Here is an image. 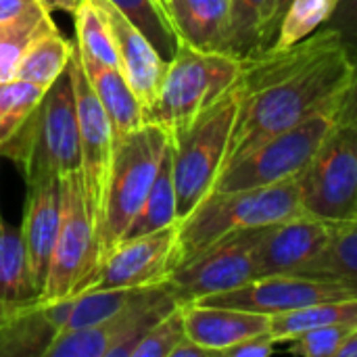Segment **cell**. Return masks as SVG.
<instances>
[{
    "mask_svg": "<svg viewBox=\"0 0 357 357\" xmlns=\"http://www.w3.org/2000/svg\"><path fill=\"white\" fill-rule=\"evenodd\" d=\"M354 75V61L328 27L289 48H268L247 59L224 169L264 140L322 109L343 105Z\"/></svg>",
    "mask_w": 357,
    "mask_h": 357,
    "instance_id": "cell-1",
    "label": "cell"
},
{
    "mask_svg": "<svg viewBox=\"0 0 357 357\" xmlns=\"http://www.w3.org/2000/svg\"><path fill=\"white\" fill-rule=\"evenodd\" d=\"M301 213V176L270 186L213 190L178 222V266L232 232L280 224Z\"/></svg>",
    "mask_w": 357,
    "mask_h": 357,
    "instance_id": "cell-2",
    "label": "cell"
},
{
    "mask_svg": "<svg viewBox=\"0 0 357 357\" xmlns=\"http://www.w3.org/2000/svg\"><path fill=\"white\" fill-rule=\"evenodd\" d=\"M0 157L10 159L21 169L25 184L79 172L77 105L69 63L23 128L0 149Z\"/></svg>",
    "mask_w": 357,
    "mask_h": 357,
    "instance_id": "cell-3",
    "label": "cell"
},
{
    "mask_svg": "<svg viewBox=\"0 0 357 357\" xmlns=\"http://www.w3.org/2000/svg\"><path fill=\"white\" fill-rule=\"evenodd\" d=\"M243 69V59L180 42L146 113V123L161 128L169 138L178 136L241 79Z\"/></svg>",
    "mask_w": 357,
    "mask_h": 357,
    "instance_id": "cell-4",
    "label": "cell"
},
{
    "mask_svg": "<svg viewBox=\"0 0 357 357\" xmlns=\"http://www.w3.org/2000/svg\"><path fill=\"white\" fill-rule=\"evenodd\" d=\"M169 144L172 138L153 123H144L136 132L115 140L107 190L94 228L98 268L123 241L130 224L138 215Z\"/></svg>",
    "mask_w": 357,
    "mask_h": 357,
    "instance_id": "cell-5",
    "label": "cell"
},
{
    "mask_svg": "<svg viewBox=\"0 0 357 357\" xmlns=\"http://www.w3.org/2000/svg\"><path fill=\"white\" fill-rule=\"evenodd\" d=\"M238 102L241 84L236 82L184 132L172 138L178 222L184 220L213 190L224 169Z\"/></svg>",
    "mask_w": 357,
    "mask_h": 357,
    "instance_id": "cell-6",
    "label": "cell"
},
{
    "mask_svg": "<svg viewBox=\"0 0 357 357\" xmlns=\"http://www.w3.org/2000/svg\"><path fill=\"white\" fill-rule=\"evenodd\" d=\"M343 105L322 109L301 123L264 140L243 159L226 167L220 174L213 190L270 186L301 176L326 136L339 126Z\"/></svg>",
    "mask_w": 357,
    "mask_h": 357,
    "instance_id": "cell-7",
    "label": "cell"
},
{
    "mask_svg": "<svg viewBox=\"0 0 357 357\" xmlns=\"http://www.w3.org/2000/svg\"><path fill=\"white\" fill-rule=\"evenodd\" d=\"M301 211L331 226L357 222V128L339 121L301 174Z\"/></svg>",
    "mask_w": 357,
    "mask_h": 357,
    "instance_id": "cell-8",
    "label": "cell"
},
{
    "mask_svg": "<svg viewBox=\"0 0 357 357\" xmlns=\"http://www.w3.org/2000/svg\"><path fill=\"white\" fill-rule=\"evenodd\" d=\"M98 270L94 224L88 213L82 174L61 178V224L40 301L79 295Z\"/></svg>",
    "mask_w": 357,
    "mask_h": 357,
    "instance_id": "cell-9",
    "label": "cell"
},
{
    "mask_svg": "<svg viewBox=\"0 0 357 357\" xmlns=\"http://www.w3.org/2000/svg\"><path fill=\"white\" fill-rule=\"evenodd\" d=\"M266 230L268 226L232 232L180 264L167 278L178 303L232 291L259 278L257 249Z\"/></svg>",
    "mask_w": 357,
    "mask_h": 357,
    "instance_id": "cell-10",
    "label": "cell"
},
{
    "mask_svg": "<svg viewBox=\"0 0 357 357\" xmlns=\"http://www.w3.org/2000/svg\"><path fill=\"white\" fill-rule=\"evenodd\" d=\"M178 305L169 282L155 284L138 303L115 318L90 328L61 333L44 357H130L140 337Z\"/></svg>",
    "mask_w": 357,
    "mask_h": 357,
    "instance_id": "cell-11",
    "label": "cell"
},
{
    "mask_svg": "<svg viewBox=\"0 0 357 357\" xmlns=\"http://www.w3.org/2000/svg\"><path fill=\"white\" fill-rule=\"evenodd\" d=\"M69 71L73 77L75 88V105H77V128H79V157H82V182H84V195L88 203L90 220L96 228L107 180L113 163V151H115V134L113 126L94 94L86 71L82 67L77 48L73 44V54L69 59Z\"/></svg>",
    "mask_w": 357,
    "mask_h": 357,
    "instance_id": "cell-12",
    "label": "cell"
},
{
    "mask_svg": "<svg viewBox=\"0 0 357 357\" xmlns=\"http://www.w3.org/2000/svg\"><path fill=\"white\" fill-rule=\"evenodd\" d=\"M349 297H357V289H351L341 282L299 276V274H272V276L255 278L232 291L201 297L195 303L234 307V310L266 314L272 318L307 305L335 301V299H349Z\"/></svg>",
    "mask_w": 357,
    "mask_h": 357,
    "instance_id": "cell-13",
    "label": "cell"
},
{
    "mask_svg": "<svg viewBox=\"0 0 357 357\" xmlns=\"http://www.w3.org/2000/svg\"><path fill=\"white\" fill-rule=\"evenodd\" d=\"M178 266V222L119 243L84 291L140 289L167 282ZM82 291V293H84Z\"/></svg>",
    "mask_w": 357,
    "mask_h": 357,
    "instance_id": "cell-14",
    "label": "cell"
},
{
    "mask_svg": "<svg viewBox=\"0 0 357 357\" xmlns=\"http://www.w3.org/2000/svg\"><path fill=\"white\" fill-rule=\"evenodd\" d=\"M333 226L310 215H297L268 226L259 249V278L272 274H299L328 245Z\"/></svg>",
    "mask_w": 357,
    "mask_h": 357,
    "instance_id": "cell-15",
    "label": "cell"
},
{
    "mask_svg": "<svg viewBox=\"0 0 357 357\" xmlns=\"http://www.w3.org/2000/svg\"><path fill=\"white\" fill-rule=\"evenodd\" d=\"M75 297L33 301L0 318V357H44L63 333Z\"/></svg>",
    "mask_w": 357,
    "mask_h": 357,
    "instance_id": "cell-16",
    "label": "cell"
},
{
    "mask_svg": "<svg viewBox=\"0 0 357 357\" xmlns=\"http://www.w3.org/2000/svg\"><path fill=\"white\" fill-rule=\"evenodd\" d=\"M27 186L21 232L27 247L31 276L38 289V299L44 291L48 268L61 224V178L38 180Z\"/></svg>",
    "mask_w": 357,
    "mask_h": 357,
    "instance_id": "cell-17",
    "label": "cell"
},
{
    "mask_svg": "<svg viewBox=\"0 0 357 357\" xmlns=\"http://www.w3.org/2000/svg\"><path fill=\"white\" fill-rule=\"evenodd\" d=\"M182 316L186 337L211 349L218 357H224V351L236 343L270 333L272 320L266 314L234 307L201 305L195 301L182 303Z\"/></svg>",
    "mask_w": 357,
    "mask_h": 357,
    "instance_id": "cell-18",
    "label": "cell"
},
{
    "mask_svg": "<svg viewBox=\"0 0 357 357\" xmlns=\"http://www.w3.org/2000/svg\"><path fill=\"white\" fill-rule=\"evenodd\" d=\"M107 10L119 52L121 71L130 82L132 90L136 92V96L140 98L144 113H149L159 94L169 61H165L159 54V50L149 42V38L134 23H130L109 0Z\"/></svg>",
    "mask_w": 357,
    "mask_h": 357,
    "instance_id": "cell-19",
    "label": "cell"
},
{
    "mask_svg": "<svg viewBox=\"0 0 357 357\" xmlns=\"http://www.w3.org/2000/svg\"><path fill=\"white\" fill-rule=\"evenodd\" d=\"M167 10L182 44L199 50H224L232 0H167Z\"/></svg>",
    "mask_w": 357,
    "mask_h": 357,
    "instance_id": "cell-20",
    "label": "cell"
},
{
    "mask_svg": "<svg viewBox=\"0 0 357 357\" xmlns=\"http://www.w3.org/2000/svg\"><path fill=\"white\" fill-rule=\"evenodd\" d=\"M79 61H82V67L86 71V77H88L94 94L98 96V100L113 126L115 140L142 128L146 123V113H144L140 98L136 96L130 82L126 79L123 71L119 67L100 65V63L88 61L84 56H79Z\"/></svg>",
    "mask_w": 357,
    "mask_h": 357,
    "instance_id": "cell-21",
    "label": "cell"
},
{
    "mask_svg": "<svg viewBox=\"0 0 357 357\" xmlns=\"http://www.w3.org/2000/svg\"><path fill=\"white\" fill-rule=\"evenodd\" d=\"M38 301L21 226H10L0 211V318Z\"/></svg>",
    "mask_w": 357,
    "mask_h": 357,
    "instance_id": "cell-22",
    "label": "cell"
},
{
    "mask_svg": "<svg viewBox=\"0 0 357 357\" xmlns=\"http://www.w3.org/2000/svg\"><path fill=\"white\" fill-rule=\"evenodd\" d=\"M276 0H232L230 27L224 50L236 59H253L268 50L276 38Z\"/></svg>",
    "mask_w": 357,
    "mask_h": 357,
    "instance_id": "cell-23",
    "label": "cell"
},
{
    "mask_svg": "<svg viewBox=\"0 0 357 357\" xmlns=\"http://www.w3.org/2000/svg\"><path fill=\"white\" fill-rule=\"evenodd\" d=\"M71 17L75 27V48L79 56L121 69L107 0H82Z\"/></svg>",
    "mask_w": 357,
    "mask_h": 357,
    "instance_id": "cell-24",
    "label": "cell"
},
{
    "mask_svg": "<svg viewBox=\"0 0 357 357\" xmlns=\"http://www.w3.org/2000/svg\"><path fill=\"white\" fill-rule=\"evenodd\" d=\"M54 27L52 13L42 2L23 15L0 23V84L15 79L29 46Z\"/></svg>",
    "mask_w": 357,
    "mask_h": 357,
    "instance_id": "cell-25",
    "label": "cell"
},
{
    "mask_svg": "<svg viewBox=\"0 0 357 357\" xmlns=\"http://www.w3.org/2000/svg\"><path fill=\"white\" fill-rule=\"evenodd\" d=\"M178 222V199H176V184H174V163H172V144L165 151V157L161 161V167L157 172V178L138 211L134 222L130 224L123 241L136 238L155 230H161L165 226H172ZM121 241V243H123Z\"/></svg>",
    "mask_w": 357,
    "mask_h": 357,
    "instance_id": "cell-26",
    "label": "cell"
},
{
    "mask_svg": "<svg viewBox=\"0 0 357 357\" xmlns=\"http://www.w3.org/2000/svg\"><path fill=\"white\" fill-rule=\"evenodd\" d=\"M333 324H349L357 326V297L349 299H335L316 305H307L295 312L272 316L270 320V335L276 343H289L297 335L318 328V326H333Z\"/></svg>",
    "mask_w": 357,
    "mask_h": 357,
    "instance_id": "cell-27",
    "label": "cell"
},
{
    "mask_svg": "<svg viewBox=\"0 0 357 357\" xmlns=\"http://www.w3.org/2000/svg\"><path fill=\"white\" fill-rule=\"evenodd\" d=\"M299 276L333 280L357 289V222L333 226L326 249L305 266Z\"/></svg>",
    "mask_w": 357,
    "mask_h": 357,
    "instance_id": "cell-28",
    "label": "cell"
},
{
    "mask_svg": "<svg viewBox=\"0 0 357 357\" xmlns=\"http://www.w3.org/2000/svg\"><path fill=\"white\" fill-rule=\"evenodd\" d=\"M73 54V44L59 31V27L42 33L23 56L15 79H23L42 88H50L67 69Z\"/></svg>",
    "mask_w": 357,
    "mask_h": 357,
    "instance_id": "cell-29",
    "label": "cell"
},
{
    "mask_svg": "<svg viewBox=\"0 0 357 357\" xmlns=\"http://www.w3.org/2000/svg\"><path fill=\"white\" fill-rule=\"evenodd\" d=\"M155 287V284H153ZM151 287L140 289H109V291H84L75 297V303L65 322V331H79L102 324L117 314L126 312L134 303H138Z\"/></svg>",
    "mask_w": 357,
    "mask_h": 357,
    "instance_id": "cell-30",
    "label": "cell"
},
{
    "mask_svg": "<svg viewBox=\"0 0 357 357\" xmlns=\"http://www.w3.org/2000/svg\"><path fill=\"white\" fill-rule=\"evenodd\" d=\"M130 23H134L159 54L169 61L178 50V36L174 31L165 0H109Z\"/></svg>",
    "mask_w": 357,
    "mask_h": 357,
    "instance_id": "cell-31",
    "label": "cell"
},
{
    "mask_svg": "<svg viewBox=\"0 0 357 357\" xmlns=\"http://www.w3.org/2000/svg\"><path fill=\"white\" fill-rule=\"evenodd\" d=\"M337 4L339 0H291L270 48H289L310 38L331 21Z\"/></svg>",
    "mask_w": 357,
    "mask_h": 357,
    "instance_id": "cell-32",
    "label": "cell"
},
{
    "mask_svg": "<svg viewBox=\"0 0 357 357\" xmlns=\"http://www.w3.org/2000/svg\"><path fill=\"white\" fill-rule=\"evenodd\" d=\"M46 90L23 79L0 84V149L23 128Z\"/></svg>",
    "mask_w": 357,
    "mask_h": 357,
    "instance_id": "cell-33",
    "label": "cell"
},
{
    "mask_svg": "<svg viewBox=\"0 0 357 357\" xmlns=\"http://www.w3.org/2000/svg\"><path fill=\"white\" fill-rule=\"evenodd\" d=\"M186 339L182 303L149 328L134 345L130 357H172L174 349Z\"/></svg>",
    "mask_w": 357,
    "mask_h": 357,
    "instance_id": "cell-34",
    "label": "cell"
},
{
    "mask_svg": "<svg viewBox=\"0 0 357 357\" xmlns=\"http://www.w3.org/2000/svg\"><path fill=\"white\" fill-rule=\"evenodd\" d=\"M356 328L357 326H349V324L310 328L297 335L295 339H291L287 351L303 357H337L339 349Z\"/></svg>",
    "mask_w": 357,
    "mask_h": 357,
    "instance_id": "cell-35",
    "label": "cell"
},
{
    "mask_svg": "<svg viewBox=\"0 0 357 357\" xmlns=\"http://www.w3.org/2000/svg\"><path fill=\"white\" fill-rule=\"evenodd\" d=\"M328 29H333L343 48L347 50L349 59L357 63V0H339L335 15L331 17V21L324 25Z\"/></svg>",
    "mask_w": 357,
    "mask_h": 357,
    "instance_id": "cell-36",
    "label": "cell"
},
{
    "mask_svg": "<svg viewBox=\"0 0 357 357\" xmlns=\"http://www.w3.org/2000/svg\"><path fill=\"white\" fill-rule=\"evenodd\" d=\"M274 351H276V341L270 333H266L232 345L230 349L224 351V357H270Z\"/></svg>",
    "mask_w": 357,
    "mask_h": 357,
    "instance_id": "cell-37",
    "label": "cell"
},
{
    "mask_svg": "<svg viewBox=\"0 0 357 357\" xmlns=\"http://www.w3.org/2000/svg\"><path fill=\"white\" fill-rule=\"evenodd\" d=\"M36 4H40V0H0V23L27 13Z\"/></svg>",
    "mask_w": 357,
    "mask_h": 357,
    "instance_id": "cell-38",
    "label": "cell"
},
{
    "mask_svg": "<svg viewBox=\"0 0 357 357\" xmlns=\"http://www.w3.org/2000/svg\"><path fill=\"white\" fill-rule=\"evenodd\" d=\"M172 357H218L211 349H207V347H203V345H199L197 341H192V339H184L176 349H174V354Z\"/></svg>",
    "mask_w": 357,
    "mask_h": 357,
    "instance_id": "cell-39",
    "label": "cell"
},
{
    "mask_svg": "<svg viewBox=\"0 0 357 357\" xmlns=\"http://www.w3.org/2000/svg\"><path fill=\"white\" fill-rule=\"evenodd\" d=\"M341 121L351 123L357 128V63H356V75H354V84L347 92L345 105H343V113H341Z\"/></svg>",
    "mask_w": 357,
    "mask_h": 357,
    "instance_id": "cell-40",
    "label": "cell"
},
{
    "mask_svg": "<svg viewBox=\"0 0 357 357\" xmlns=\"http://www.w3.org/2000/svg\"><path fill=\"white\" fill-rule=\"evenodd\" d=\"M40 2H42L50 13L59 10V13H69V15H73L82 0H40Z\"/></svg>",
    "mask_w": 357,
    "mask_h": 357,
    "instance_id": "cell-41",
    "label": "cell"
},
{
    "mask_svg": "<svg viewBox=\"0 0 357 357\" xmlns=\"http://www.w3.org/2000/svg\"><path fill=\"white\" fill-rule=\"evenodd\" d=\"M337 357H357V328L347 337V341L339 349Z\"/></svg>",
    "mask_w": 357,
    "mask_h": 357,
    "instance_id": "cell-42",
    "label": "cell"
},
{
    "mask_svg": "<svg viewBox=\"0 0 357 357\" xmlns=\"http://www.w3.org/2000/svg\"><path fill=\"white\" fill-rule=\"evenodd\" d=\"M289 4H291V0H276V4H274V23H276V29H278V23H280V19H282V15H284V10H287Z\"/></svg>",
    "mask_w": 357,
    "mask_h": 357,
    "instance_id": "cell-43",
    "label": "cell"
},
{
    "mask_svg": "<svg viewBox=\"0 0 357 357\" xmlns=\"http://www.w3.org/2000/svg\"><path fill=\"white\" fill-rule=\"evenodd\" d=\"M165 2H167V0H165Z\"/></svg>",
    "mask_w": 357,
    "mask_h": 357,
    "instance_id": "cell-44",
    "label": "cell"
}]
</instances>
